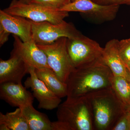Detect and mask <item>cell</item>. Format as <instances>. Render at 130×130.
Masks as SVG:
<instances>
[{"instance_id":"1","label":"cell","mask_w":130,"mask_h":130,"mask_svg":"<svg viewBox=\"0 0 130 130\" xmlns=\"http://www.w3.org/2000/svg\"><path fill=\"white\" fill-rule=\"evenodd\" d=\"M113 74L103 59L93 64L73 68L67 81V97H85L111 87Z\"/></svg>"},{"instance_id":"2","label":"cell","mask_w":130,"mask_h":130,"mask_svg":"<svg viewBox=\"0 0 130 130\" xmlns=\"http://www.w3.org/2000/svg\"><path fill=\"white\" fill-rule=\"evenodd\" d=\"M92 113L94 129L112 130L126 108L112 87L96 91L86 96Z\"/></svg>"},{"instance_id":"3","label":"cell","mask_w":130,"mask_h":130,"mask_svg":"<svg viewBox=\"0 0 130 130\" xmlns=\"http://www.w3.org/2000/svg\"><path fill=\"white\" fill-rule=\"evenodd\" d=\"M56 112L58 120L53 122V130H93L92 113L86 96L67 97Z\"/></svg>"},{"instance_id":"4","label":"cell","mask_w":130,"mask_h":130,"mask_svg":"<svg viewBox=\"0 0 130 130\" xmlns=\"http://www.w3.org/2000/svg\"><path fill=\"white\" fill-rule=\"evenodd\" d=\"M67 47L73 68L90 66L103 59V48L83 35L68 38Z\"/></svg>"},{"instance_id":"5","label":"cell","mask_w":130,"mask_h":130,"mask_svg":"<svg viewBox=\"0 0 130 130\" xmlns=\"http://www.w3.org/2000/svg\"><path fill=\"white\" fill-rule=\"evenodd\" d=\"M7 13L23 17L35 22L44 21L58 24L69 15L68 12L35 3H26L12 0L9 6L3 9Z\"/></svg>"},{"instance_id":"6","label":"cell","mask_w":130,"mask_h":130,"mask_svg":"<svg viewBox=\"0 0 130 130\" xmlns=\"http://www.w3.org/2000/svg\"><path fill=\"white\" fill-rule=\"evenodd\" d=\"M67 39L62 37L50 44H37L46 55L49 67L61 81L66 84L73 69L67 51Z\"/></svg>"},{"instance_id":"7","label":"cell","mask_w":130,"mask_h":130,"mask_svg":"<svg viewBox=\"0 0 130 130\" xmlns=\"http://www.w3.org/2000/svg\"><path fill=\"white\" fill-rule=\"evenodd\" d=\"M30 21L32 39L37 44H50L61 38L72 39L82 35L72 24L64 20L58 24Z\"/></svg>"},{"instance_id":"8","label":"cell","mask_w":130,"mask_h":130,"mask_svg":"<svg viewBox=\"0 0 130 130\" xmlns=\"http://www.w3.org/2000/svg\"><path fill=\"white\" fill-rule=\"evenodd\" d=\"M120 6H105L92 0H75L65 5L59 11L79 12L99 22L113 20L116 18Z\"/></svg>"},{"instance_id":"9","label":"cell","mask_w":130,"mask_h":130,"mask_svg":"<svg viewBox=\"0 0 130 130\" xmlns=\"http://www.w3.org/2000/svg\"><path fill=\"white\" fill-rule=\"evenodd\" d=\"M29 74L30 76L24 82V85L26 88L31 89L33 96L39 103L38 108L52 110L58 108L61 102V98L56 95L38 77L35 68L30 67Z\"/></svg>"},{"instance_id":"10","label":"cell","mask_w":130,"mask_h":130,"mask_svg":"<svg viewBox=\"0 0 130 130\" xmlns=\"http://www.w3.org/2000/svg\"><path fill=\"white\" fill-rule=\"evenodd\" d=\"M13 37V48L11 53L20 57L28 66L35 69L49 67L46 55L33 40L24 42L17 36Z\"/></svg>"},{"instance_id":"11","label":"cell","mask_w":130,"mask_h":130,"mask_svg":"<svg viewBox=\"0 0 130 130\" xmlns=\"http://www.w3.org/2000/svg\"><path fill=\"white\" fill-rule=\"evenodd\" d=\"M0 27L8 33L18 37L24 42L33 40L31 22L23 17L9 14L1 9Z\"/></svg>"},{"instance_id":"12","label":"cell","mask_w":130,"mask_h":130,"mask_svg":"<svg viewBox=\"0 0 130 130\" xmlns=\"http://www.w3.org/2000/svg\"><path fill=\"white\" fill-rule=\"evenodd\" d=\"M0 98L12 106L21 108L32 104L35 97L22 83L7 82L0 85Z\"/></svg>"},{"instance_id":"13","label":"cell","mask_w":130,"mask_h":130,"mask_svg":"<svg viewBox=\"0 0 130 130\" xmlns=\"http://www.w3.org/2000/svg\"><path fill=\"white\" fill-rule=\"evenodd\" d=\"M30 67L20 57L11 53L7 60L0 59V84L7 82L21 83L26 74H29Z\"/></svg>"},{"instance_id":"14","label":"cell","mask_w":130,"mask_h":130,"mask_svg":"<svg viewBox=\"0 0 130 130\" xmlns=\"http://www.w3.org/2000/svg\"><path fill=\"white\" fill-rule=\"evenodd\" d=\"M119 40L108 41L103 48V60L113 76L123 77L130 81V72L122 59L118 50Z\"/></svg>"},{"instance_id":"15","label":"cell","mask_w":130,"mask_h":130,"mask_svg":"<svg viewBox=\"0 0 130 130\" xmlns=\"http://www.w3.org/2000/svg\"><path fill=\"white\" fill-rule=\"evenodd\" d=\"M35 72L38 77L58 97L61 98L67 96V84L61 81L51 68L46 67L35 69Z\"/></svg>"},{"instance_id":"16","label":"cell","mask_w":130,"mask_h":130,"mask_svg":"<svg viewBox=\"0 0 130 130\" xmlns=\"http://www.w3.org/2000/svg\"><path fill=\"white\" fill-rule=\"evenodd\" d=\"M30 130H52V123L45 114L38 111L30 104L20 108Z\"/></svg>"},{"instance_id":"17","label":"cell","mask_w":130,"mask_h":130,"mask_svg":"<svg viewBox=\"0 0 130 130\" xmlns=\"http://www.w3.org/2000/svg\"><path fill=\"white\" fill-rule=\"evenodd\" d=\"M0 124L6 126L8 130H30L27 120L19 107L5 114L1 112Z\"/></svg>"},{"instance_id":"18","label":"cell","mask_w":130,"mask_h":130,"mask_svg":"<svg viewBox=\"0 0 130 130\" xmlns=\"http://www.w3.org/2000/svg\"><path fill=\"white\" fill-rule=\"evenodd\" d=\"M111 87L126 108L130 106V81L123 77L113 75Z\"/></svg>"},{"instance_id":"19","label":"cell","mask_w":130,"mask_h":130,"mask_svg":"<svg viewBox=\"0 0 130 130\" xmlns=\"http://www.w3.org/2000/svg\"><path fill=\"white\" fill-rule=\"evenodd\" d=\"M118 50L120 57L126 65L130 60V38L119 40Z\"/></svg>"},{"instance_id":"20","label":"cell","mask_w":130,"mask_h":130,"mask_svg":"<svg viewBox=\"0 0 130 130\" xmlns=\"http://www.w3.org/2000/svg\"><path fill=\"white\" fill-rule=\"evenodd\" d=\"M71 2V0H32L30 3L59 9Z\"/></svg>"},{"instance_id":"21","label":"cell","mask_w":130,"mask_h":130,"mask_svg":"<svg viewBox=\"0 0 130 130\" xmlns=\"http://www.w3.org/2000/svg\"><path fill=\"white\" fill-rule=\"evenodd\" d=\"M112 130H130L127 111L119 119Z\"/></svg>"},{"instance_id":"22","label":"cell","mask_w":130,"mask_h":130,"mask_svg":"<svg viewBox=\"0 0 130 130\" xmlns=\"http://www.w3.org/2000/svg\"><path fill=\"white\" fill-rule=\"evenodd\" d=\"M98 4L105 6L130 5V0H92Z\"/></svg>"},{"instance_id":"23","label":"cell","mask_w":130,"mask_h":130,"mask_svg":"<svg viewBox=\"0 0 130 130\" xmlns=\"http://www.w3.org/2000/svg\"><path fill=\"white\" fill-rule=\"evenodd\" d=\"M10 33L6 31L2 27H0V45L2 46L8 40Z\"/></svg>"},{"instance_id":"24","label":"cell","mask_w":130,"mask_h":130,"mask_svg":"<svg viewBox=\"0 0 130 130\" xmlns=\"http://www.w3.org/2000/svg\"><path fill=\"white\" fill-rule=\"evenodd\" d=\"M19 1L24 3H29L32 2V0H19Z\"/></svg>"},{"instance_id":"25","label":"cell","mask_w":130,"mask_h":130,"mask_svg":"<svg viewBox=\"0 0 130 130\" xmlns=\"http://www.w3.org/2000/svg\"><path fill=\"white\" fill-rule=\"evenodd\" d=\"M128 114V119L129 121V130H130V111H127L126 110Z\"/></svg>"},{"instance_id":"26","label":"cell","mask_w":130,"mask_h":130,"mask_svg":"<svg viewBox=\"0 0 130 130\" xmlns=\"http://www.w3.org/2000/svg\"><path fill=\"white\" fill-rule=\"evenodd\" d=\"M126 66L127 68H128V70H129V71L130 72V60L129 61V62L127 63Z\"/></svg>"},{"instance_id":"27","label":"cell","mask_w":130,"mask_h":130,"mask_svg":"<svg viewBox=\"0 0 130 130\" xmlns=\"http://www.w3.org/2000/svg\"><path fill=\"white\" fill-rule=\"evenodd\" d=\"M126 110H127V111H130V106L126 108Z\"/></svg>"},{"instance_id":"28","label":"cell","mask_w":130,"mask_h":130,"mask_svg":"<svg viewBox=\"0 0 130 130\" xmlns=\"http://www.w3.org/2000/svg\"><path fill=\"white\" fill-rule=\"evenodd\" d=\"M75 1V0H71V2L73 1Z\"/></svg>"}]
</instances>
